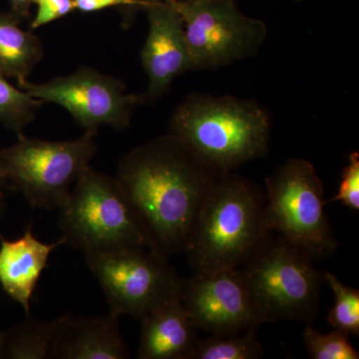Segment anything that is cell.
Wrapping results in <instances>:
<instances>
[{"mask_svg":"<svg viewBox=\"0 0 359 359\" xmlns=\"http://www.w3.org/2000/svg\"><path fill=\"white\" fill-rule=\"evenodd\" d=\"M43 101L34 98L25 89H18L0 73V124L9 131L23 135L32 124Z\"/></svg>","mask_w":359,"mask_h":359,"instance_id":"cell-19","label":"cell"},{"mask_svg":"<svg viewBox=\"0 0 359 359\" xmlns=\"http://www.w3.org/2000/svg\"><path fill=\"white\" fill-rule=\"evenodd\" d=\"M75 11L82 13H93L111 7L137 9L131 0H74Z\"/></svg>","mask_w":359,"mask_h":359,"instance_id":"cell-24","label":"cell"},{"mask_svg":"<svg viewBox=\"0 0 359 359\" xmlns=\"http://www.w3.org/2000/svg\"><path fill=\"white\" fill-rule=\"evenodd\" d=\"M69 313L48 321H39L26 316L20 325L4 332V356L11 359H46Z\"/></svg>","mask_w":359,"mask_h":359,"instance_id":"cell-17","label":"cell"},{"mask_svg":"<svg viewBox=\"0 0 359 359\" xmlns=\"http://www.w3.org/2000/svg\"><path fill=\"white\" fill-rule=\"evenodd\" d=\"M269 233L263 192L248 179L222 174L201 208L184 252L195 273L238 269Z\"/></svg>","mask_w":359,"mask_h":359,"instance_id":"cell-3","label":"cell"},{"mask_svg":"<svg viewBox=\"0 0 359 359\" xmlns=\"http://www.w3.org/2000/svg\"><path fill=\"white\" fill-rule=\"evenodd\" d=\"M32 4L36 6L37 11L30 29H37L76 11L74 0H32Z\"/></svg>","mask_w":359,"mask_h":359,"instance_id":"cell-23","label":"cell"},{"mask_svg":"<svg viewBox=\"0 0 359 359\" xmlns=\"http://www.w3.org/2000/svg\"><path fill=\"white\" fill-rule=\"evenodd\" d=\"M221 175L168 133L125 155L116 179L152 249L169 259L185 250L201 208Z\"/></svg>","mask_w":359,"mask_h":359,"instance_id":"cell-1","label":"cell"},{"mask_svg":"<svg viewBox=\"0 0 359 359\" xmlns=\"http://www.w3.org/2000/svg\"><path fill=\"white\" fill-rule=\"evenodd\" d=\"M176 1H192V0H176ZM233 1H237V0H233Z\"/></svg>","mask_w":359,"mask_h":359,"instance_id":"cell-29","label":"cell"},{"mask_svg":"<svg viewBox=\"0 0 359 359\" xmlns=\"http://www.w3.org/2000/svg\"><path fill=\"white\" fill-rule=\"evenodd\" d=\"M341 202L342 205L353 210H359V154L353 152L348 155V164L341 174L339 191L327 203Z\"/></svg>","mask_w":359,"mask_h":359,"instance_id":"cell-22","label":"cell"},{"mask_svg":"<svg viewBox=\"0 0 359 359\" xmlns=\"http://www.w3.org/2000/svg\"><path fill=\"white\" fill-rule=\"evenodd\" d=\"M168 133L219 174L233 173L269 154L271 118L250 99L193 93L174 110Z\"/></svg>","mask_w":359,"mask_h":359,"instance_id":"cell-2","label":"cell"},{"mask_svg":"<svg viewBox=\"0 0 359 359\" xmlns=\"http://www.w3.org/2000/svg\"><path fill=\"white\" fill-rule=\"evenodd\" d=\"M264 224L311 259L332 256L337 238L325 212V189L309 161L292 158L266 179Z\"/></svg>","mask_w":359,"mask_h":359,"instance_id":"cell-7","label":"cell"},{"mask_svg":"<svg viewBox=\"0 0 359 359\" xmlns=\"http://www.w3.org/2000/svg\"><path fill=\"white\" fill-rule=\"evenodd\" d=\"M257 308L271 320L309 323L318 314L325 273L282 236L264 238L238 268Z\"/></svg>","mask_w":359,"mask_h":359,"instance_id":"cell-5","label":"cell"},{"mask_svg":"<svg viewBox=\"0 0 359 359\" xmlns=\"http://www.w3.org/2000/svg\"><path fill=\"white\" fill-rule=\"evenodd\" d=\"M257 330L242 334L215 335L198 340L191 359H257L264 351L257 334Z\"/></svg>","mask_w":359,"mask_h":359,"instance_id":"cell-18","label":"cell"},{"mask_svg":"<svg viewBox=\"0 0 359 359\" xmlns=\"http://www.w3.org/2000/svg\"><path fill=\"white\" fill-rule=\"evenodd\" d=\"M9 187L7 186L6 181L0 176V215L4 209V198H6V191L8 190Z\"/></svg>","mask_w":359,"mask_h":359,"instance_id":"cell-26","label":"cell"},{"mask_svg":"<svg viewBox=\"0 0 359 359\" xmlns=\"http://www.w3.org/2000/svg\"><path fill=\"white\" fill-rule=\"evenodd\" d=\"M4 332H0V358L4 356Z\"/></svg>","mask_w":359,"mask_h":359,"instance_id":"cell-28","label":"cell"},{"mask_svg":"<svg viewBox=\"0 0 359 359\" xmlns=\"http://www.w3.org/2000/svg\"><path fill=\"white\" fill-rule=\"evenodd\" d=\"M128 346L117 316L74 318L68 316L52 348L51 359H127Z\"/></svg>","mask_w":359,"mask_h":359,"instance_id":"cell-15","label":"cell"},{"mask_svg":"<svg viewBox=\"0 0 359 359\" xmlns=\"http://www.w3.org/2000/svg\"><path fill=\"white\" fill-rule=\"evenodd\" d=\"M62 245V238L50 244L41 242L33 235L32 226L18 240L7 241L0 233V285L22 306L26 316H29L30 302L49 256Z\"/></svg>","mask_w":359,"mask_h":359,"instance_id":"cell-13","label":"cell"},{"mask_svg":"<svg viewBox=\"0 0 359 359\" xmlns=\"http://www.w3.org/2000/svg\"><path fill=\"white\" fill-rule=\"evenodd\" d=\"M137 358L191 359L198 340V328L179 297L150 311L141 320Z\"/></svg>","mask_w":359,"mask_h":359,"instance_id":"cell-14","label":"cell"},{"mask_svg":"<svg viewBox=\"0 0 359 359\" xmlns=\"http://www.w3.org/2000/svg\"><path fill=\"white\" fill-rule=\"evenodd\" d=\"M149 32L141 50L148 78L141 104L155 102L169 91L177 77L192 71L183 20L171 0L146 7Z\"/></svg>","mask_w":359,"mask_h":359,"instance_id":"cell-12","label":"cell"},{"mask_svg":"<svg viewBox=\"0 0 359 359\" xmlns=\"http://www.w3.org/2000/svg\"><path fill=\"white\" fill-rule=\"evenodd\" d=\"M20 87L44 103L65 108L84 133L94 137L102 126L127 128L141 104L140 96L128 93L121 80L88 66L45 83L26 80Z\"/></svg>","mask_w":359,"mask_h":359,"instance_id":"cell-10","label":"cell"},{"mask_svg":"<svg viewBox=\"0 0 359 359\" xmlns=\"http://www.w3.org/2000/svg\"><path fill=\"white\" fill-rule=\"evenodd\" d=\"M325 283L334 292V306L327 321L334 330L349 335H359V290L347 287L332 273H325Z\"/></svg>","mask_w":359,"mask_h":359,"instance_id":"cell-20","label":"cell"},{"mask_svg":"<svg viewBox=\"0 0 359 359\" xmlns=\"http://www.w3.org/2000/svg\"><path fill=\"white\" fill-rule=\"evenodd\" d=\"M85 262L105 294L109 313L117 318L130 316L141 320L181 294L183 280L154 250L85 255Z\"/></svg>","mask_w":359,"mask_h":359,"instance_id":"cell-9","label":"cell"},{"mask_svg":"<svg viewBox=\"0 0 359 359\" xmlns=\"http://www.w3.org/2000/svg\"><path fill=\"white\" fill-rule=\"evenodd\" d=\"M13 13H0V73L13 78L20 86L43 59L41 40L20 27Z\"/></svg>","mask_w":359,"mask_h":359,"instance_id":"cell-16","label":"cell"},{"mask_svg":"<svg viewBox=\"0 0 359 359\" xmlns=\"http://www.w3.org/2000/svg\"><path fill=\"white\" fill-rule=\"evenodd\" d=\"M58 212L61 238L84 256L152 249L118 180L91 167L78 180Z\"/></svg>","mask_w":359,"mask_h":359,"instance_id":"cell-4","label":"cell"},{"mask_svg":"<svg viewBox=\"0 0 359 359\" xmlns=\"http://www.w3.org/2000/svg\"><path fill=\"white\" fill-rule=\"evenodd\" d=\"M94 136L84 133L68 141H45L25 134L0 149V176L20 191L32 209L54 211L65 204L96 155Z\"/></svg>","mask_w":359,"mask_h":359,"instance_id":"cell-6","label":"cell"},{"mask_svg":"<svg viewBox=\"0 0 359 359\" xmlns=\"http://www.w3.org/2000/svg\"><path fill=\"white\" fill-rule=\"evenodd\" d=\"M181 301L198 330L211 334H242L271 323L252 301L240 269L195 273L182 282Z\"/></svg>","mask_w":359,"mask_h":359,"instance_id":"cell-11","label":"cell"},{"mask_svg":"<svg viewBox=\"0 0 359 359\" xmlns=\"http://www.w3.org/2000/svg\"><path fill=\"white\" fill-rule=\"evenodd\" d=\"M8 2L11 6V13L18 16L20 20L29 16L32 0H8Z\"/></svg>","mask_w":359,"mask_h":359,"instance_id":"cell-25","label":"cell"},{"mask_svg":"<svg viewBox=\"0 0 359 359\" xmlns=\"http://www.w3.org/2000/svg\"><path fill=\"white\" fill-rule=\"evenodd\" d=\"M302 339L309 358L313 359H358L349 334L334 330L327 334L306 325L302 330Z\"/></svg>","mask_w":359,"mask_h":359,"instance_id":"cell-21","label":"cell"},{"mask_svg":"<svg viewBox=\"0 0 359 359\" xmlns=\"http://www.w3.org/2000/svg\"><path fill=\"white\" fill-rule=\"evenodd\" d=\"M131 1L134 2V4L137 6V8L145 9L146 7L153 6V4H160V2L166 1V0H131Z\"/></svg>","mask_w":359,"mask_h":359,"instance_id":"cell-27","label":"cell"},{"mask_svg":"<svg viewBox=\"0 0 359 359\" xmlns=\"http://www.w3.org/2000/svg\"><path fill=\"white\" fill-rule=\"evenodd\" d=\"M183 20L193 70L226 67L252 57L268 37L263 20L245 15L233 0H171Z\"/></svg>","mask_w":359,"mask_h":359,"instance_id":"cell-8","label":"cell"}]
</instances>
